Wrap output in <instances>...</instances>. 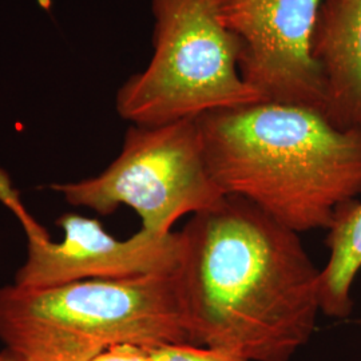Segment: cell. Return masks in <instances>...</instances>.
I'll list each match as a JSON object with an SVG mask.
<instances>
[{
    "mask_svg": "<svg viewBox=\"0 0 361 361\" xmlns=\"http://www.w3.org/2000/svg\"><path fill=\"white\" fill-rule=\"evenodd\" d=\"M176 280L190 344L247 361H290L322 312L320 277L293 232L237 195L180 231Z\"/></svg>",
    "mask_w": 361,
    "mask_h": 361,
    "instance_id": "1",
    "label": "cell"
},
{
    "mask_svg": "<svg viewBox=\"0 0 361 361\" xmlns=\"http://www.w3.org/2000/svg\"><path fill=\"white\" fill-rule=\"evenodd\" d=\"M197 119L224 194L293 232L328 231L361 194V130L340 129L317 109L264 101Z\"/></svg>",
    "mask_w": 361,
    "mask_h": 361,
    "instance_id": "2",
    "label": "cell"
},
{
    "mask_svg": "<svg viewBox=\"0 0 361 361\" xmlns=\"http://www.w3.org/2000/svg\"><path fill=\"white\" fill-rule=\"evenodd\" d=\"M0 343L13 361H90L106 349L190 344L176 274L0 288Z\"/></svg>",
    "mask_w": 361,
    "mask_h": 361,
    "instance_id": "3",
    "label": "cell"
},
{
    "mask_svg": "<svg viewBox=\"0 0 361 361\" xmlns=\"http://www.w3.org/2000/svg\"><path fill=\"white\" fill-rule=\"evenodd\" d=\"M152 10L154 52L116 92L121 118L157 126L264 102L240 71L241 44L219 0H152Z\"/></svg>",
    "mask_w": 361,
    "mask_h": 361,
    "instance_id": "4",
    "label": "cell"
},
{
    "mask_svg": "<svg viewBox=\"0 0 361 361\" xmlns=\"http://www.w3.org/2000/svg\"><path fill=\"white\" fill-rule=\"evenodd\" d=\"M73 207L110 216L118 207L133 209L141 231L165 235L186 214L214 207L225 197L213 178L198 119L165 125H131L116 159L95 177L51 183Z\"/></svg>",
    "mask_w": 361,
    "mask_h": 361,
    "instance_id": "5",
    "label": "cell"
},
{
    "mask_svg": "<svg viewBox=\"0 0 361 361\" xmlns=\"http://www.w3.org/2000/svg\"><path fill=\"white\" fill-rule=\"evenodd\" d=\"M325 0H219L241 44L240 71L264 101L325 110L312 38ZM325 114V113H324Z\"/></svg>",
    "mask_w": 361,
    "mask_h": 361,
    "instance_id": "6",
    "label": "cell"
},
{
    "mask_svg": "<svg viewBox=\"0 0 361 361\" xmlns=\"http://www.w3.org/2000/svg\"><path fill=\"white\" fill-rule=\"evenodd\" d=\"M63 240L28 241L26 261L15 274L22 288H47L83 280L173 274L180 264V233L141 231L119 240L95 219L67 213L58 219Z\"/></svg>",
    "mask_w": 361,
    "mask_h": 361,
    "instance_id": "7",
    "label": "cell"
},
{
    "mask_svg": "<svg viewBox=\"0 0 361 361\" xmlns=\"http://www.w3.org/2000/svg\"><path fill=\"white\" fill-rule=\"evenodd\" d=\"M325 91V116L361 130V0H325L312 38Z\"/></svg>",
    "mask_w": 361,
    "mask_h": 361,
    "instance_id": "8",
    "label": "cell"
},
{
    "mask_svg": "<svg viewBox=\"0 0 361 361\" xmlns=\"http://www.w3.org/2000/svg\"><path fill=\"white\" fill-rule=\"evenodd\" d=\"M325 244L329 257L320 277L322 312L345 319L353 310L350 292L361 271V201L353 200L337 209Z\"/></svg>",
    "mask_w": 361,
    "mask_h": 361,
    "instance_id": "9",
    "label": "cell"
},
{
    "mask_svg": "<svg viewBox=\"0 0 361 361\" xmlns=\"http://www.w3.org/2000/svg\"><path fill=\"white\" fill-rule=\"evenodd\" d=\"M0 204L7 207L20 222L26 232L28 241H40L50 238L47 231L28 213L20 198V193L13 186L10 174L3 168H0Z\"/></svg>",
    "mask_w": 361,
    "mask_h": 361,
    "instance_id": "10",
    "label": "cell"
},
{
    "mask_svg": "<svg viewBox=\"0 0 361 361\" xmlns=\"http://www.w3.org/2000/svg\"><path fill=\"white\" fill-rule=\"evenodd\" d=\"M153 361H247L222 349L194 344H176L149 349Z\"/></svg>",
    "mask_w": 361,
    "mask_h": 361,
    "instance_id": "11",
    "label": "cell"
},
{
    "mask_svg": "<svg viewBox=\"0 0 361 361\" xmlns=\"http://www.w3.org/2000/svg\"><path fill=\"white\" fill-rule=\"evenodd\" d=\"M90 361H153L150 350L133 344L114 345Z\"/></svg>",
    "mask_w": 361,
    "mask_h": 361,
    "instance_id": "12",
    "label": "cell"
},
{
    "mask_svg": "<svg viewBox=\"0 0 361 361\" xmlns=\"http://www.w3.org/2000/svg\"><path fill=\"white\" fill-rule=\"evenodd\" d=\"M37 1H38L39 6H40L44 11H47V13L51 11L52 0H37Z\"/></svg>",
    "mask_w": 361,
    "mask_h": 361,
    "instance_id": "13",
    "label": "cell"
},
{
    "mask_svg": "<svg viewBox=\"0 0 361 361\" xmlns=\"http://www.w3.org/2000/svg\"><path fill=\"white\" fill-rule=\"evenodd\" d=\"M0 361H13V360H11V359H10V357H8V356H7V355H6V353H4V352H3V350H1V352H0Z\"/></svg>",
    "mask_w": 361,
    "mask_h": 361,
    "instance_id": "14",
    "label": "cell"
}]
</instances>
